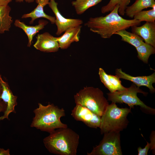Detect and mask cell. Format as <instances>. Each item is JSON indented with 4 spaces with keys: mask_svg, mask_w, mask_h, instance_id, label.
Returning a JSON list of instances; mask_svg holds the SVG:
<instances>
[{
    "mask_svg": "<svg viewBox=\"0 0 155 155\" xmlns=\"http://www.w3.org/2000/svg\"><path fill=\"white\" fill-rule=\"evenodd\" d=\"M138 93L144 95L148 94L133 83L125 90L107 93V100L115 103L126 104L131 108H134L135 106H139L145 113L154 115L155 109L148 106L142 101L137 96Z\"/></svg>",
    "mask_w": 155,
    "mask_h": 155,
    "instance_id": "8992f818",
    "label": "cell"
},
{
    "mask_svg": "<svg viewBox=\"0 0 155 155\" xmlns=\"http://www.w3.org/2000/svg\"><path fill=\"white\" fill-rule=\"evenodd\" d=\"M116 75L119 78L130 81L138 87L144 86L148 88L150 91L154 93L155 89L152 84L155 82V73L148 76H133L123 71L121 69H117L115 70Z\"/></svg>",
    "mask_w": 155,
    "mask_h": 155,
    "instance_id": "7c38bea8",
    "label": "cell"
},
{
    "mask_svg": "<svg viewBox=\"0 0 155 155\" xmlns=\"http://www.w3.org/2000/svg\"><path fill=\"white\" fill-rule=\"evenodd\" d=\"M131 111V108H119L114 102L109 104L101 117L99 127L101 134L120 132L126 128L129 122L127 117Z\"/></svg>",
    "mask_w": 155,
    "mask_h": 155,
    "instance_id": "277c9868",
    "label": "cell"
},
{
    "mask_svg": "<svg viewBox=\"0 0 155 155\" xmlns=\"http://www.w3.org/2000/svg\"><path fill=\"white\" fill-rule=\"evenodd\" d=\"M131 28L132 32L141 37L145 42L155 47V22H146L141 26Z\"/></svg>",
    "mask_w": 155,
    "mask_h": 155,
    "instance_id": "4fadbf2b",
    "label": "cell"
},
{
    "mask_svg": "<svg viewBox=\"0 0 155 155\" xmlns=\"http://www.w3.org/2000/svg\"><path fill=\"white\" fill-rule=\"evenodd\" d=\"M11 10L8 5L0 6V34L9 31L11 27L13 20L10 15Z\"/></svg>",
    "mask_w": 155,
    "mask_h": 155,
    "instance_id": "ac0fdd59",
    "label": "cell"
},
{
    "mask_svg": "<svg viewBox=\"0 0 155 155\" xmlns=\"http://www.w3.org/2000/svg\"><path fill=\"white\" fill-rule=\"evenodd\" d=\"M82 25L70 28L60 36L56 37L59 48L62 49H67L71 44L79 41Z\"/></svg>",
    "mask_w": 155,
    "mask_h": 155,
    "instance_id": "5bb4252c",
    "label": "cell"
},
{
    "mask_svg": "<svg viewBox=\"0 0 155 155\" xmlns=\"http://www.w3.org/2000/svg\"><path fill=\"white\" fill-rule=\"evenodd\" d=\"M131 0H110L108 4L102 6L101 9L102 13L112 11L117 5L119 6L118 13L121 16L125 14V10Z\"/></svg>",
    "mask_w": 155,
    "mask_h": 155,
    "instance_id": "d6986e66",
    "label": "cell"
},
{
    "mask_svg": "<svg viewBox=\"0 0 155 155\" xmlns=\"http://www.w3.org/2000/svg\"><path fill=\"white\" fill-rule=\"evenodd\" d=\"M120 36L121 40L126 42L135 48L144 42L143 39L137 34L127 31L126 30H120L115 33Z\"/></svg>",
    "mask_w": 155,
    "mask_h": 155,
    "instance_id": "ffe728a7",
    "label": "cell"
},
{
    "mask_svg": "<svg viewBox=\"0 0 155 155\" xmlns=\"http://www.w3.org/2000/svg\"><path fill=\"white\" fill-rule=\"evenodd\" d=\"M16 2H22L24 1L29 3L34 2L35 0H15Z\"/></svg>",
    "mask_w": 155,
    "mask_h": 155,
    "instance_id": "4dcf8cb0",
    "label": "cell"
},
{
    "mask_svg": "<svg viewBox=\"0 0 155 155\" xmlns=\"http://www.w3.org/2000/svg\"><path fill=\"white\" fill-rule=\"evenodd\" d=\"M108 76L114 92L116 91H122L126 88L122 85L120 78L117 75L108 74Z\"/></svg>",
    "mask_w": 155,
    "mask_h": 155,
    "instance_id": "d4e9b609",
    "label": "cell"
},
{
    "mask_svg": "<svg viewBox=\"0 0 155 155\" xmlns=\"http://www.w3.org/2000/svg\"><path fill=\"white\" fill-rule=\"evenodd\" d=\"M75 102L101 117L109 104L103 92L98 88L84 87L74 96Z\"/></svg>",
    "mask_w": 155,
    "mask_h": 155,
    "instance_id": "5b68a950",
    "label": "cell"
},
{
    "mask_svg": "<svg viewBox=\"0 0 155 155\" xmlns=\"http://www.w3.org/2000/svg\"><path fill=\"white\" fill-rule=\"evenodd\" d=\"M10 152L9 149L5 150L3 148H0V155H9Z\"/></svg>",
    "mask_w": 155,
    "mask_h": 155,
    "instance_id": "f1b7e54d",
    "label": "cell"
},
{
    "mask_svg": "<svg viewBox=\"0 0 155 155\" xmlns=\"http://www.w3.org/2000/svg\"><path fill=\"white\" fill-rule=\"evenodd\" d=\"M131 5L128 6L125 10L126 15L133 18L137 13L143 9L155 6V0H135Z\"/></svg>",
    "mask_w": 155,
    "mask_h": 155,
    "instance_id": "e0dca14e",
    "label": "cell"
},
{
    "mask_svg": "<svg viewBox=\"0 0 155 155\" xmlns=\"http://www.w3.org/2000/svg\"><path fill=\"white\" fill-rule=\"evenodd\" d=\"M6 107V105L5 103L2 100L0 101V113L4 112Z\"/></svg>",
    "mask_w": 155,
    "mask_h": 155,
    "instance_id": "83f0119b",
    "label": "cell"
},
{
    "mask_svg": "<svg viewBox=\"0 0 155 155\" xmlns=\"http://www.w3.org/2000/svg\"><path fill=\"white\" fill-rule=\"evenodd\" d=\"M2 86L1 84L0 83V101L2 100L0 98V97H1V96L2 94Z\"/></svg>",
    "mask_w": 155,
    "mask_h": 155,
    "instance_id": "1f68e13d",
    "label": "cell"
},
{
    "mask_svg": "<svg viewBox=\"0 0 155 155\" xmlns=\"http://www.w3.org/2000/svg\"><path fill=\"white\" fill-rule=\"evenodd\" d=\"M79 135L68 127L57 129L43 140L49 152L58 155H76Z\"/></svg>",
    "mask_w": 155,
    "mask_h": 155,
    "instance_id": "7a4b0ae2",
    "label": "cell"
},
{
    "mask_svg": "<svg viewBox=\"0 0 155 155\" xmlns=\"http://www.w3.org/2000/svg\"><path fill=\"white\" fill-rule=\"evenodd\" d=\"M119 7L117 5L105 16L90 18L85 24V26L102 38H109L120 30L140 25L141 22L138 20L123 18L119 13Z\"/></svg>",
    "mask_w": 155,
    "mask_h": 155,
    "instance_id": "6da1fadb",
    "label": "cell"
},
{
    "mask_svg": "<svg viewBox=\"0 0 155 155\" xmlns=\"http://www.w3.org/2000/svg\"><path fill=\"white\" fill-rule=\"evenodd\" d=\"M36 38L33 46L36 49L46 53L55 52L59 50V47L56 37L49 33L38 34Z\"/></svg>",
    "mask_w": 155,
    "mask_h": 155,
    "instance_id": "8fae6325",
    "label": "cell"
},
{
    "mask_svg": "<svg viewBox=\"0 0 155 155\" xmlns=\"http://www.w3.org/2000/svg\"><path fill=\"white\" fill-rule=\"evenodd\" d=\"M55 16V24L57 27L56 34L59 36L68 28L81 25L83 21L78 19L67 18L61 13L58 8V3L55 0H49L48 4Z\"/></svg>",
    "mask_w": 155,
    "mask_h": 155,
    "instance_id": "ba28073f",
    "label": "cell"
},
{
    "mask_svg": "<svg viewBox=\"0 0 155 155\" xmlns=\"http://www.w3.org/2000/svg\"><path fill=\"white\" fill-rule=\"evenodd\" d=\"M150 149L152 150L154 154L155 152V133L154 131H152L150 136Z\"/></svg>",
    "mask_w": 155,
    "mask_h": 155,
    "instance_id": "4316f807",
    "label": "cell"
},
{
    "mask_svg": "<svg viewBox=\"0 0 155 155\" xmlns=\"http://www.w3.org/2000/svg\"><path fill=\"white\" fill-rule=\"evenodd\" d=\"M155 6L152 9L146 11H142L135 14L133 17V19L141 22H155Z\"/></svg>",
    "mask_w": 155,
    "mask_h": 155,
    "instance_id": "603a6c76",
    "label": "cell"
},
{
    "mask_svg": "<svg viewBox=\"0 0 155 155\" xmlns=\"http://www.w3.org/2000/svg\"><path fill=\"white\" fill-rule=\"evenodd\" d=\"M136 49L138 58L146 63H148L150 55L155 53V47L144 42Z\"/></svg>",
    "mask_w": 155,
    "mask_h": 155,
    "instance_id": "7402d4cb",
    "label": "cell"
},
{
    "mask_svg": "<svg viewBox=\"0 0 155 155\" xmlns=\"http://www.w3.org/2000/svg\"><path fill=\"white\" fill-rule=\"evenodd\" d=\"M98 74L101 82L105 87L109 90L110 92H114L112 86L110 81L108 74L101 68L99 69Z\"/></svg>",
    "mask_w": 155,
    "mask_h": 155,
    "instance_id": "cb8c5ba5",
    "label": "cell"
},
{
    "mask_svg": "<svg viewBox=\"0 0 155 155\" xmlns=\"http://www.w3.org/2000/svg\"><path fill=\"white\" fill-rule=\"evenodd\" d=\"M102 0H75L71 3L77 14L80 15L91 7L94 6Z\"/></svg>",
    "mask_w": 155,
    "mask_h": 155,
    "instance_id": "44dd1931",
    "label": "cell"
},
{
    "mask_svg": "<svg viewBox=\"0 0 155 155\" xmlns=\"http://www.w3.org/2000/svg\"><path fill=\"white\" fill-rule=\"evenodd\" d=\"M35 1L38 4L37 7L30 13L23 15L22 18H31V20L30 22V24H32L37 19L41 18L48 19L52 24H55V17L46 14L44 11V7L48 4L49 0H35Z\"/></svg>",
    "mask_w": 155,
    "mask_h": 155,
    "instance_id": "9a60e30c",
    "label": "cell"
},
{
    "mask_svg": "<svg viewBox=\"0 0 155 155\" xmlns=\"http://www.w3.org/2000/svg\"><path fill=\"white\" fill-rule=\"evenodd\" d=\"M48 23L46 20H41L39 21L38 24L35 26H30L26 25L20 20L16 19L14 24L16 27L22 29L27 35L28 38L27 46L30 47L32 44L33 37L40 30L43 29Z\"/></svg>",
    "mask_w": 155,
    "mask_h": 155,
    "instance_id": "2e32d148",
    "label": "cell"
},
{
    "mask_svg": "<svg viewBox=\"0 0 155 155\" xmlns=\"http://www.w3.org/2000/svg\"><path fill=\"white\" fill-rule=\"evenodd\" d=\"M150 143L147 142V144L144 148L139 147L137 148L138 155H147L149 150L150 149Z\"/></svg>",
    "mask_w": 155,
    "mask_h": 155,
    "instance_id": "484cf974",
    "label": "cell"
},
{
    "mask_svg": "<svg viewBox=\"0 0 155 155\" xmlns=\"http://www.w3.org/2000/svg\"><path fill=\"white\" fill-rule=\"evenodd\" d=\"M71 115L75 120L83 122L89 127L97 129L100 127L101 117L82 105L76 104Z\"/></svg>",
    "mask_w": 155,
    "mask_h": 155,
    "instance_id": "9c48e42d",
    "label": "cell"
},
{
    "mask_svg": "<svg viewBox=\"0 0 155 155\" xmlns=\"http://www.w3.org/2000/svg\"><path fill=\"white\" fill-rule=\"evenodd\" d=\"M38 107L33 112L35 116L30 127L49 133L55 129L67 127L62 123L61 118L65 115V110L53 104L44 106L38 103Z\"/></svg>",
    "mask_w": 155,
    "mask_h": 155,
    "instance_id": "3957f363",
    "label": "cell"
},
{
    "mask_svg": "<svg viewBox=\"0 0 155 155\" xmlns=\"http://www.w3.org/2000/svg\"><path fill=\"white\" fill-rule=\"evenodd\" d=\"M12 0H0V6L7 5Z\"/></svg>",
    "mask_w": 155,
    "mask_h": 155,
    "instance_id": "f546056e",
    "label": "cell"
},
{
    "mask_svg": "<svg viewBox=\"0 0 155 155\" xmlns=\"http://www.w3.org/2000/svg\"><path fill=\"white\" fill-rule=\"evenodd\" d=\"M99 144L93 147L87 155H122L120 133L119 132H109L104 133Z\"/></svg>",
    "mask_w": 155,
    "mask_h": 155,
    "instance_id": "52a82bcc",
    "label": "cell"
},
{
    "mask_svg": "<svg viewBox=\"0 0 155 155\" xmlns=\"http://www.w3.org/2000/svg\"><path fill=\"white\" fill-rule=\"evenodd\" d=\"M0 83L2 87V92L0 98L6 105V108L4 112L3 115L0 117V121L5 119L9 120V115L10 113H16L15 108L17 104V97L13 94L8 84L3 80L0 74Z\"/></svg>",
    "mask_w": 155,
    "mask_h": 155,
    "instance_id": "30bf717a",
    "label": "cell"
}]
</instances>
